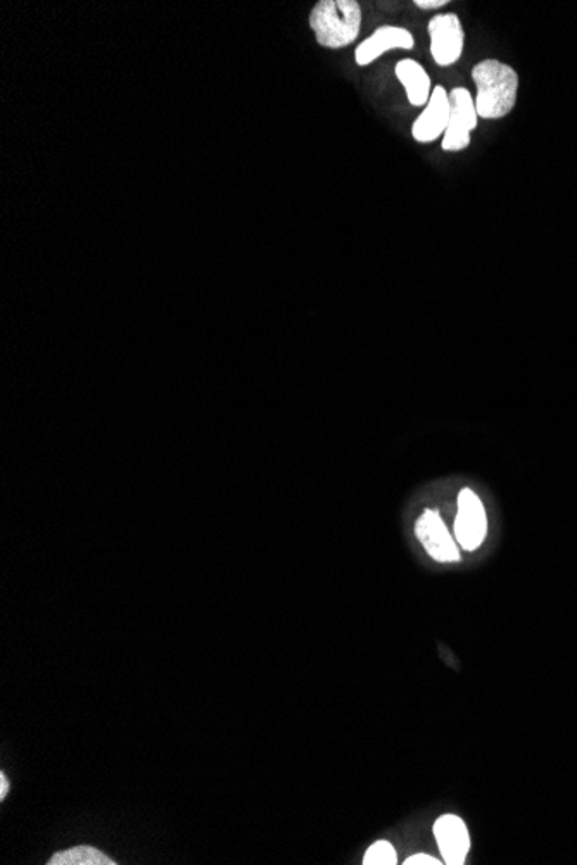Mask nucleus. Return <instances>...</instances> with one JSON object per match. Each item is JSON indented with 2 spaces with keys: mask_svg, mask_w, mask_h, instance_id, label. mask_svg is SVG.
Wrapping results in <instances>:
<instances>
[{
  "mask_svg": "<svg viewBox=\"0 0 577 865\" xmlns=\"http://www.w3.org/2000/svg\"><path fill=\"white\" fill-rule=\"evenodd\" d=\"M49 865H115L116 862L106 857L102 852L94 846H75L71 851L59 852L52 855Z\"/></svg>",
  "mask_w": 577,
  "mask_h": 865,
  "instance_id": "nucleus-11",
  "label": "nucleus"
},
{
  "mask_svg": "<svg viewBox=\"0 0 577 865\" xmlns=\"http://www.w3.org/2000/svg\"><path fill=\"white\" fill-rule=\"evenodd\" d=\"M472 80L478 87V97L473 102L479 118L500 120L512 111L519 89V75L512 66L497 59H486L473 66Z\"/></svg>",
  "mask_w": 577,
  "mask_h": 865,
  "instance_id": "nucleus-1",
  "label": "nucleus"
},
{
  "mask_svg": "<svg viewBox=\"0 0 577 865\" xmlns=\"http://www.w3.org/2000/svg\"><path fill=\"white\" fill-rule=\"evenodd\" d=\"M394 73L403 85L410 105L415 106V108L428 106L432 94L431 78H429L428 71L423 70L422 65L413 59H401L394 68Z\"/></svg>",
  "mask_w": 577,
  "mask_h": 865,
  "instance_id": "nucleus-10",
  "label": "nucleus"
},
{
  "mask_svg": "<svg viewBox=\"0 0 577 865\" xmlns=\"http://www.w3.org/2000/svg\"><path fill=\"white\" fill-rule=\"evenodd\" d=\"M9 792V782L8 777H6V774H0V800H6V796H8Z\"/></svg>",
  "mask_w": 577,
  "mask_h": 865,
  "instance_id": "nucleus-15",
  "label": "nucleus"
},
{
  "mask_svg": "<svg viewBox=\"0 0 577 865\" xmlns=\"http://www.w3.org/2000/svg\"><path fill=\"white\" fill-rule=\"evenodd\" d=\"M363 864L365 865H394L398 864V854L394 851V846L391 843L381 839V842L373 843L366 851L365 857H363Z\"/></svg>",
  "mask_w": 577,
  "mask_h": 865,
  "instance_id": "nucleus-12",
  "label": "nucleus"
},
{
  "mask_svg": "<svg viewBox=\"0 0 577 865\" xmlns=\"http://www.w3.org/2000/svg\"><path fill=\"white\" fill-rule=\"evenodd\" d=\"M454 538L463 550H478L488 534V519L485 504L472 489H462L458 494V512L454 519Z\"/></svg>",
  "mask_w": 577,
  "mask_h": 865,
  "instance_id": "nucleus-3",
  "label": "nucleus"
},
{
  "mask_svg": "<svg viewBox=\"0 0 577 865\" xmlns=\"http://www.w3.org/2000/svg\"><path fill=\"white\" fill-rule=\"evenodd\" d=\"M434 836L444 864H466L470 851V836L466 823L460 817L441 816L434 824Z\"/></svg>",
  "mask_w": 577,
  "mask_h": 865,
  "instance_id": "nucleus-9",
  "label": "nucleus"
},
{
  "mask_svg": "<svg viewBox=\"0 0 577 865\" xmlns=\"http://www.w3.org/2000/svg\"><path fill=\"white\" fill-rule=\"evenodd\" d=\"M450 124L443 135V149L458 153L470 146V131L478 127V109L472 94L466 87H457L450 92Z\"/></svg>",
  "mask_w": 577,
  "mask_h": 865,
  "instance_id": "nucleus-4",
  "label": "nucleus"
},
{
  "mask_svg": "<svg viewBox=\"0 0 577 865\" xmlns=\"http://www.w3.org/2000/svg\"><path fill=\"white\" fill-rule=\"evenodd\" d=\"M404 865H441L443 862H439L438 858L432 857V855L428 854H417L412 855V857L407 858V861L403 862Z\"/></svg>",
  "mask_w": 577,
  "mask_h": 865,
  "instance_id": "nucleus-13",
  "label": "nucleus"
},
{
  "mask_svg": "<svg viewBox=\"0 0 577 865\" xmlns=\"http://www.w3.org/2000/svg\"><path fill=\"white\" fill-rule=\"evenodd\" d=\"M413 4L419 9H439L448 6V0H415Z\"/></svg>",
  "mask_w": 577,
  "mask_h": 865,
  "instance_id": "nucleus-14",
  "label": "nucleus"
},
{
  "mask_svg": "<svg viewBox=\"0 0 577 865\" xmlns=\"http://www.w3.org/2000/svg\"><path fill=\"white\" fill-rule=\"evenodd\" d=\"M429 36H431V55L436 65L447 68L460 59L466 43V33L457 14L448 12V14L434 16L429 21Z\"/></svg>",
  "mask_w": 577,
  "mask_h": 865,
  "instance_id": "nucleus-5",
  "label": "nucleus"
},
{
  "mask_svg": "<svg viewBox=\"0 0 577 865\" xmlns=\"http://www.w3.org/2000/svg\"><path fill=\"white\" fill-rule=\"evenodd\" d=\"M310 28L322 47L350 46L362 30V8L356 0H320L310 12Z\"/></svg>",
  "mask_w": 577,
  "mask_h": 865,
  "instance_id": "nucleus-2",
  "label": "nucleus"
},
{
  "mask_svg": "<svg viewBox=\"0 0 577 865\" xmlns=\"http://www.w3.org/2000/svg\"><path fill=\"white\" fill-rule=\"evenodd\" d=\"M450 111V94L447 92L443 85H438L432 89L431 99H429L422 115L412 125L413 139L420 144H429L447 134Z\"/></svg>",
  "mask_w": 577,
  "mask_h": 865,
  "instance_id": "nucleus-7",
  "label": "nucleus"
},
{
  "mask_svg": "<svg viewBox=\"0 0 577 865\" xmlns=\"http://www.w3.org/2000/svg\"><path fill=\"white\" fill-rule=\"evenodd\" d=\"M415 534L422 547L434 558L436 562L450 563L460 560L458 542L448 531L447 523L434 510H426L417 520Z\"/></svg>",
  "mask_w": 577,
  "mask_h": 865,
  "instance_id": "nucleus-6",
  "label": "nucleus"
},
{
  "mask_svg": "<svg viewBox=\"0 0 577 865\" xmlns=\"http://www.w3.org/2000/svg\"><path fill=\"white\" fill-rule=\"evenodd\" d=\"M413 47H415V39H413L412 33L407 28L384 24V27L378 28L369 39L363 40L356 47V50H354V61L359 66H369L375 59L389 52V50H412Z\"/></svg>",
  "mask_w": 577,
  "mask_h": 865,
  "instance_id": "nucleus-8",
  "label": "nucleus"
}]
</instances>
